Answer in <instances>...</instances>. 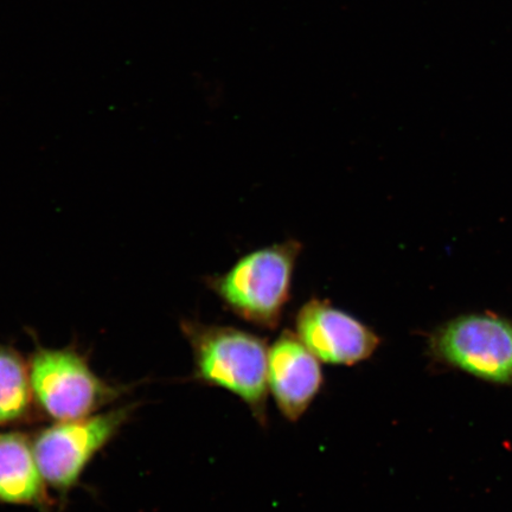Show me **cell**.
Returning <instances> with one entry per match:
<instances>
[{"label":"cell","mask_w":512,"mask_h":512,"mask_svg":"<svg viewBox=\"0 0 512 512\" xmlns=\"http://www.w3.org/2000/svg\"><path fill=\"white\" fill-rule=\"evenodd\" d=\"M296 334L319 361L334 366L367 361L381 344V338L368 325L317 298L299 310Z\"/></svg>","instance_id":"8992f818"},{"label":"cell","mask_w":512,"mask_h":512,"mask_svg":"<svg viewBox=\"0 0 512 512\" xmlns=\"http://www.w3.org/2000/svg\"><path fill=\"white\" fill-rule=\"evenodd\" d=\"M40 416L28 362L16 349L0 343V427L32 424Z\"/></svg>","instance_id":"9c48e42d"},{"label":"cell","mask_w":512,"mask_h":512,"mask_svg":"<svg viewBox=\"0 0 512 512\" xmlns=\"http://www.w3.org/2000/svg\"><path fill=\"white\" fill-rule=\"evenodd\" d=\"M28 366L38 412L55 422L87 418L124 393V388L96 375L86 356L74 348L50 349L36 343Z\"/></svg>","instance_id":"3957f363"},{"label":"cell","mask_w":512,"mask_h":512,"mask_svg":"<svg viewBox=\"0 0 512 512\" xmlns=\"http://www.w3.org/2000/svg\"><path fill=\"white\" fill-rule=\"evenodd\" d=\"M38 467L27 433H0V503L51 512L54 502Z\"/></svg>","instance_id":"ba28073f"},{"label":"cell","mask_w":512,"mask_h":512,"mask_svg":"<svg viewBox=\"0 0 512 512\" xmlns=\"http://www.w3.org/2000/svg\"><path fill=\"white\" fill-rule=\"evenodd\" d=\"M302 245L288 240L243 256L227 273L206 279L234 315L273 330L291 297L294 266Z\"/></svg>","instance_id":"7a4b0ae2"},{"label":"cell","mask_w":512,"mask_h":512,"mask_svg":"<svg viewBox=\"0 0 512 512\" xmlns=\"http://www.w3.org/2000/svg\"><path fill=\"white\" fill-rule=\"evenodd\" d=\"M323 383L318 358L296 332L284 331L268 352V388L284 418L292 422L302 418Z\"/></svg>","instance_id":"52a82bcc"},{"label":"cell","mask_w":512,"mask_h":512,"mask_svg":"<svg viewBox=\"0 0 512 512\" xmlns=\"http://www.w3.org/2000/svg\"><path fill=\"white\" fill-rule=\"evenodd\" d=\"M134 409L136 406L128 405L79 420L55 422L36 432L32 447L48 488L66 498L96 454L131 419Z\"/></svg>","instance_id":"277c9868"},{"label":"cell","mask_w":512,"mask_h":512,"mask_svg":"<svg viewBox=\"0 0 512 512\" xmlns=\"http://www.w3.org/2000/svg\"><path fill=\"white\" fill-rule=\"evenodd\" d=\"M435 361L476 379L512 384V322L494 315H466L435 330L428 342Z\"/></svg>","instance_id":"5b68a950"},{"label":"cell","mask_w":512,"mask_h":512,"mask_svg":"<svg viewBox=\"0 0 512 512\" xmlns=\"http://www.w3.org/2000/svg\"><path fill=\"white\" fill-rule=\"evenodd\" d=\"M181 329L194 357V379L238 396L267 426L268 352L264 338L233 326L184 319Z\"/></svg>","instance_id":"6da1fadb"}]
</instances>
